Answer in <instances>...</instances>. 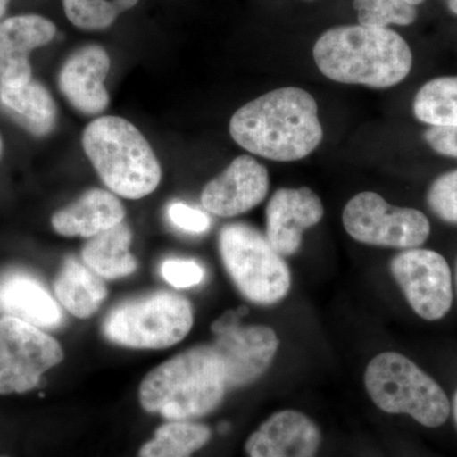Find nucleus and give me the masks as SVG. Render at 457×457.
<instances>
[{"instance_id": "obj_28", "label": "nucleus", "mask_w": 457, "mask_h": 457, "mask_svg": "<svg viewBox=\"0 0 457 457\" xmlns=\"http://www.w3.org/2000/svg\"><path fill=\"white\" fill-rule=\"evenodd\" d=\"M168 218L174 227L192 234L204 233L210 228V218L201 210L183 203H174L168 207Z\"/></svg>"}, {"instance_id": "obj_16", "label": "nucleus", "mask_w": 457, "mask_h": 457, "mask_svg": "<svg viewBox=\"0 0 457 457\" xmlns=\"http://www.w3.org/2000/svg\"><path fill=\"white\" fill-rule=\"evenodd\" d=\"M110 56L104 47L89 45L66 60L59 75V87L71 106L82 113L106 110L110 97L104 80L110 71Z\"/></svg>"}, {"instance_id": "obj_10", "label": "nucleus", "mask_w": 457, "mask_h": 457, "mask_svg": "<svg viewBox=\"0 0 457 457\" xmlns=\"http://www.w3.org/2000/svg\"><path fill=\"white\" fill-rule=\"evenodd\" d=\"M245 308L228 311L213 321L212 343L224 368L228 390L257 381L275 360L279 347L275 330L264 326H240Z\"/></svg>"}, {"instance_id": "obj_19", "label": "nucleus", "mask_w": 457, "mask_h": 457, "mask_svg": "<svg viewBox=\"0 0 457 457\" xmlns=\"http://www.w3.org/2000/svg\"><path fill=\"white\" fill-rule=\"evenodd\" d=\"M54 291L66 311L79 319L95 315L108 294L104 278L73 257L66 258L54 284Z\"/></svg>"}, {"instance_id": "obj_11", "label": "nucleus", "mask_w": 457, "mask_h": 457, "mask_svg": "<svg viewBox=\"0 0 457 457\" xmlns=\"http://www.w3.org/2000/svg\"><path fill=\"white\" fill-rule=\"evenodd\" d=\"M390 270L417 315L440 320L453 305V278L446 260L429 249L411 248L393 258Z\"/></svg>"}, {"instance_id": "obj_25", "label": "nucleus", "mask_w": 457, "mask_h": 457, "mask_svg": "<svg viewBox=\"0 0 457 457\" xmlns=\"http://www.w3.org/2000/svg\"><path fill=\"white\" fill-rule=\"evenodd\" d=\"M362 26H408L416 21L417 9L407 0H354Z\"/></svg>"}, {"instance_id": "obj_32", "label": "nucleus", "mask_w": 457, "mask_h": 457, "mask_svg": "<svg viewBox=\"0 0 457 457\" xmlns=\"http://www.w3.org/2000/svg\"><path fill=\"white\" fill-rule=\"evenodd\" d=\"M453 416H455V422L457 425V390L455 393V398H453Z\"/></svg>"}, {"instance_id": "obj_35", "label": "nucleus", "mask_w": 457, "mask_h": 457, "mask_svg": "<svg viewBox=\"0 0 457 457\" xmlns=\"http://www.w3.org/2000/svg\"><path fill=\"white\" fill-rule=\"evenodd\" d=\"M0 457H7V456H0Z\"/></svg>"}, {"instance_id": "obj_4", "label": "nucleus", "mask_w": 457, "mask_h": 457, "mask_svg": "<svg viewBox=\"0 0 457 457\" xmlns=\"http://www.w3.org/2000/svg\"><path fill=\"white\" fill-rule=\"evenodd\" d=\"M84 152L110 191L129 200L153 194L162 168L145 137L128 120L104 116L87 126Z\"/></svg>"}, {"instance_id": "obj_9", "label": "nucleus", "mask_w": 457, "mask_h": 457, "mask_svg": "<svg viewBox=\"0 0 457 457\" xmlns=\"http://www.w3.org/2000/svg\"><path fill=\"white\" fill-rule=\"evenodd\" d=\"M64 360L55 338L20 319L0 318V394L31 392L42 375Z\"/></svg>"}, {"instance_id": "obj_17", "label": "nucleus", "mask_w": 457, "mask_h": 457, "mask_svg": "<svg viewBox=\"0 0 457 457\" xmlns=\"http://www.w3.org/2000/svg\"><path fill=\"white\" fill-rule=\"evenodd\" d=\"M0 312L40 328L55 329L64 315L59 303L37 278L27 273H9L0 279Z\"/></svg>"}, {"instance_id": "obj_15", "label": "nucleus", "mask_w": 457, "mask_h": 457, "mask_svg": "<svg viewBox=\"0 0 457 457\" xmlns=\"http://www.w3.org/2000/svg\"><path fill=\"white\" fill-rule=\"evenodd\" d=\"M56 27L36 14L8 18L0 22V84L21 87L31 82L29 56L53 41Z\"/></svg>"}, {"instance_id": "obj_18", "label": "nucleus", "mask_w": 457, "mask_h": 457, "mask_svg": "<svg viewBox=\"0 0 457 457\" xmlns=\"http://www.w3.org/2000/svg\"><path fill=\"white\" fill-rule=\"evenodd\" d=\"M125 207L114 195L93 188L51 219L54 230L62 237H93L123 222Z\"/></svg>"}, {"instance_id": "obj_21", "label": "nucleus", "mask_w": 457, "mask_h": 457, "mask_svg": "<svg viewBox=\"0 0 457 457\" xmlns=\"http://www.w3.org/2000/svg\"><path fill=\"white\" fill-rule=\"evenodd\" d=\"M131 240L130 228L123 222L89 237L82 249L83 263L104 279L128 278L137 270V261L130 252Z\"/></svg>"}, {"instance_id": "obj_22", "label": "nucleus", "mask_w": 457, "mask_h": 457, "mask_svg": "<svg viewBox=\"0 0 457 457\" xmlns=\"http://www.w3.org/2000/svg\"><path fill=\"white\" fill-rule=\"evenodd\" d=\"M212 440V429L194 420H168L140 447L137 457H192Z\"/></svg>"}, {"instance_id": "obj_20", "label": "nucleus", "mask_w": 457, "mask_h": 457, "mask_svg": "<svg viewBox=\"0 0 457 457\" xmlns=\"http://www.w3.org/2000/svg\"><path fill=\"white\" fill-rule=\"evenodd\" d=\"M0 106L35 137H45L55 128V102L40 83L31 80L21 87L0 84Z\"/></svg>"}, {"instance_id": "obj_6", "label": "nucleus", "mask_w": 457, "mask_h": 457, "mask_svg": "<svg viewBox=\"0 0 457 457\" xmlns=\"http://www.w3.org/2000/svg\"><path fill=\"white\" fill-rule=\"evenodd\" d=\"M194 309L186 297L156 291L114 306L102 323L108 341L135 350H163L186 338Z\"/></svg>"}, {"instance_id": "obj_26", "label": "nucleus", "mask_w": 457, "mask_h": 457, "mask_svg": "<svg viewBox=\"0 0 457 457\" xmlns=\"http://www.w3.org/2000/svg\"><path fill=\"white\" fill-rule=\"evenodd\" d=\"M427 201L438 218L457 224V170L442 174L433 182Z\"/></svg>"}, {"instance_id": "obj_3", "label": "nucleus", "mask_w": 457, "mask_h": 457, "mask_svg": "<svg viewBox=\"0 0 457 457\" xmlns=\"http://www.w3.org/2000/svg\"><path fill=\"white\" fill-rule=\"evenodd\" d=\"M228 392L224 368L212 345L165 361L141 381L139 402L167 420H192L215 411Z\"/></svg>"}, {"instance_id": "obj_24", "label": "nucleus", "mask_w": 457, "mask_h": 457, "mask_svg": "<svg viewBox=\"0 0 457 457\" xmlns=\"http://www.w3.org/2000/svg\"><path fill=\"white\" fill-rule=\"evenodd\" d=\"M139 0H62L68 20L78 29L98 31L112 25Z\"/></svg>"}, {"instance_id": "obj_12", "label": "nucleus", "mask_w": 457, "mask_h": 457, "mask_svg": "<svg viewBox=\"0 0 457 457\" xmlns=\"http://www.w3.org/2000/svg\"><path fill=\"white\" fill-rule=\"evenodd\" d=\"M270 176L266 167L253 156L240 155L204 186L201 204L207 212L220 218H234L254 209L266 198Z\"/></svg>"}, {"instance_id": "obj_33", "label": "nucleus", "mask_w": 457, "mask_h": 457, "mask_svg": "<svg viewBox=\"0 0 457 457\" xmlns=\"http://www.w3.org/2000/svg\"><path fill=\"white\" fill-rule=\"evenodd\" d=\"M407 2L409 4L414 5V7H416V5L420 4V3L425 2V0H407Z\"/></svg>"}, {"instance_id": "obj_27", "label": "nucleus", "mask_w": 457, "mask_h": 457, "mask_svg": "<svg viewBox=\"0 0 457 457\" xmlns=\"http://www.w3.org/2000/svg\"><path fill=\"white\" fill-rule=\"evenodd\" d=\"M162 276L168 284L177 288H189L203 284L204 269L196 261L168 260L163 262Z\"/></svg>"}, {"instance_id": "obj_23", "label": "nucleus", "mask_w": 457, "mask_h": 457, "mask_svg": "<svg viewBox=\"0 0 457 457\" xmlns=\"http://www.w3.org/2000/svg\"><path fill=\"white\" fill-rule=\"evenodd\" d=\"M420 122L438 128H457V77L429 80L418 90L413 104Z\"/></svg>"}, {"instance_id": "obj_29", "label": "nucleus", "mask_w": 457, "mask_h": 457, "mask_svg": "<svg viewBox=\"0 0 457 457\" xmlns=\"http://www.w3.org/2000/svg\"><path fill=\"white\" fill-rule=\"evenodd\" d=\"M425 139L438 154L457 158V128L431 126L425 132Z\"/></svg>"}, {"instance_id": "obj_8", "label": "nucleus", "mask_w": 457, "mask_h": 457, "mask_svg": "<svg viewBox=\"0 0 457 457\" xmlns=\"http://www.w3.org/2000/svg\"><path fill=\"white\" fill-rule=\"evenodd\" d=\"M343 227L357 242L386 248H418L428 239L431 224L425 213L392 206L375 192H361L343 210Z\"/></svg>"}, {"instance_id": "obj_5", "label": "nucleus", "mask_w": 457, "mask_h": 457, "mask_svg": "<svg viewBox=\"0 0 457 457\" xmlns=\"http://www.w3.org/2000/svg\"><path fill=\"white\" fill-rule=\"evenodd\" d=\"M365 387L381 411L408 414L429 428L444 425L450 416L449 398L440 385L396 352H385L370 361Z\"/></svg>"}, {"instance_id": "obj_31", "label": "nucleus", "mask_w": 457, "mask_h": 457, "mask_svg": "<svg viewBox=\"0 0 457 457\" xmlns=\"http://www.w3.org/2000/svg\"><path fill=\"white\" fill-rule=\"evenodd\" d=\"M447 5H449L450 11L457 16V0H446Z\"/></svg>"}, {"instance_id": "obj_34", "label": "nucleus", "mask_w": 457, "mask_h": 457, "mask_svg": "<svg viewBox=\"0 0 457 457\" xmlns=\"http://www.w3.org/2000/svg\"><path fill=\"white\" fill-rule=\"evenodd\" d=\"M2 152H3V141H2V137H0V156H2Z\"/></svg>"}, {"instance_id": "obj_1", "label": "nucleus", "mask_w": 457, "mask_h": 457, "mask_svg": "<svg viewBox=\"0 0 457 457\" xmlns=\"http://www.w3.org/2000/svg\"><path fill=\"white\" fill-rule=\"evenodd\" d=\"M228 131L243 149L276 162L300 161L323 140L317 101L295 87L270 90L239 108Z\"/></svg>"}, {"instance_id": "obj_13", "label": "nucleus", "mask_w": 457, "mask_h": 457, "mask_svg": "<svg viewBox=\"0 0 457 457\" xmlns=\"http://www.w3.org/2000/svg\"><path fill=\"white\" fill-rule=\"evenodd\" d=\"M324 206L312 189L279 188L266 209V237L282 257L299 251L306 228L323 219Z\"/></svg>"}, {"instance_id": "obj_2", "label": "nucleus", "mask_w": 457, "mask_h": 457, "mask_svg": "<svg viewBox=\"0 0 457 457\" xmlns=\"http://www.w3.org/2000/svg\"><path fill=\"white\" fill-rule=\"evenodd\" d=\"M312 55L329 79L378 89L403 82L413 65L407 41L387 27H333L318 38Z\"/></svg>"}, {"instance_id": "obj_7", "label": "nucleus", "mask_w": 457, "mask_h": 457, "mask_svg": "<svg viewBox=\"0 0 457 457\" xmlns=\"http://www.w3.org/2000/svg\"><path fill=\"white\" fill-rule=\"evenodd\" d=\"M225 270L240 294L258 305H272L287 296L291 272L266 236L251 225H227L219 236Z\"/></svg>"}, {"instance_id": "obj_30", "label": "nucleus", "mask_w": 457, "mask_h": 457, "mask_svg": "<svg viewBox=\"0 0 457 457\" xmlns=\"http://www.w3.org/2000/svg\"><path fill=\"white\" fill-rule=\"evenodd\" d=\"M11 0H0V18L4 16L7 12L8 4Z\"/></svg>"}, {"instance_id": "obj_14", "label": "nucleus", "mask_w": 457, "mask_h": 457, "mask_svg": "<svg viewBox=\"0 0 457 457\" xmlns=\"http://www.w3.org/2000/svg\"><path fill=\"white\" fill-rule=\"evenodd\" d=\"M321 433L297 411H281L264 420L245 442L249 457H315Z\"/></svg>"}]
</instances>
